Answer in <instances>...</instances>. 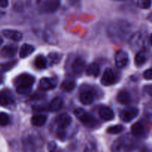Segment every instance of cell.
<instances>
[{
    "mask_svg": "<svg viewBox=\"0 0 152 152\" xmlns=\"http://www.w3.org/2000/svg\"><path fill=\"white\" fill-rule=\"evenodd\" d=\"M56 86V80L53 78H45L41 79L39 82V87L42 90L48 91L55 88Z\"/></svg>",
    "mask_w": 152,
    "mask_h": 152,
    "instance_id": "14",
    "label": "cell"
},
{
    "mask_svg": "<svg viewBox=\"0 0 152 152\" xmlns=\"http://www.w3.org/2000/svg\"><path fill=\"white\" fill-rule=\"evenodd\" d=\"M99 115L105 121H110L114 118V111L108 107H102L99 111Z\"/></svg>",
    "mask_w": 152,
    "mask_h": 152,
    "instance_id": "16",
    "label": "cell"
},
{
    "mask_svg": "<svg viewBox=\"0 0 152 152\" xmlns=\"http://www.w3.org/2000/svg\"><path fill=\"white\" fill-rule=\"evenodd\" d=\"M68 1H69V2L71 3V4H76V3H77V1H78V0H68Z\"/></svg>",
    "mask_w": 152,
    "mask_h": 152,
    "instance_id": "38",
    "label": "cell"
},
{
    "mask_svg": "<svg viewBox=\"0 0 152 152\" xmlns=\"http://www.w3.org/2000/svg\"><path fill=\"white\" fill-rule=\"evenodd\" d=\"M10 123V117L4 112H0V126H6Z\"/></svg>",
    "mask_w": 152,
    "mask_h": 152,
    "instance_id": "30",
    "label": "cell"
},
{
    "mask_svg": "<svg viewBox=\"0 0 152 152\" xmlns=\"http://www.w3.org/2000/svg\"><path fill=\"white\" fill-rule=\"evenodd\" d=\"M148 19H149L150 21H151V22H152V13H151V14L149 15V16H148Z\"/></svg>",
    "mask_w": 152,
    "mask_h": 152,
    "instance_id": "39",
    "label": "cell"
},
{
    "mask_svg": "<svg viewBox=\"0 0 152 152\" xmlns=\"http://www.w3.org/2000/svg\"><path fill=\"white\" fill-rule=\"evenodd\" d=\"M62 105H63V100L62 98L56 96V97L53 98L49 104V110L53 112H56L62 108Z\"/></svg>",
    "mask_w": 152,
    "mask_h": 152,
    "instance_id": "20",
    "label": "cell"
},
{
    "mask_svg": "<svg viewBox=\"0 0 152 152\" xmlns=\"http://www.w3.org/2000/svg\"><path fill=\"white\" fill-rule=\"evenodd\" d=\"M49 59H50V62L53 64H56L57 62H59V59H60V57H59V55L58 53H52L50 54H49Z\"/></svg>",
    "mask_w": 152,
    "mask_h": 152,
    "instance_id": "33",
    "label": "cell"
},
{
    "mask_svg": "<svg viewBox=\"0 0 152 152\" xmlns=\"http://www.w3.org/2000/svg\"><path fill=\"white\" fill-rule=\"evenodd\" d=\"M32 87H27V86H18L16 87V92L19 94H28L31 91Z\"/></svg>",
    "mask_w": 152,
    "mask_h": 152,
    "instance_id": "32",
    "label": "cell"
},
{
    "mask_svg": "<svg viewBox=\"0 0 152 152\" xmlns=\"http://www.w3.org/2000/svg\"><path fill=\"white\" fill-rule=\"evenodd\" d=\"M35 82V78L32 75L28 74H22L18 76L15 80V85L18 86H27L32 87Z\"/></svg>",
    "mask_w": 152,
    "mask_h": 152,
    "instance_id": "7",
    "label": "cell"
},
{
    "mask_svg": "<svg viewBox=\"0 0 152 152\" xmlns=\"http://www.w3.org/2000/svg\"><path fill=\"white\" fill-rule=\"evenodd\" d=\"M56 125L58 126V128H62V129H66L67 127L70 126L72 123V118L69 114L66 113L60 114L56 117L55 120Z\"/></svg>",
    "mask_w": 152,
    "mask_h": 152,
    "instance_id": "11",
    "label": "cell"
},
{
    "mask_svg": "<svg viewBox=\"0 0 152 152\" xmlns=\"http://www.w3.org/2000/svg\"><path fill=\"white\" fill-rule=\"evenodd\" d=\"M94 96L90 91H84L80 95V100L83 105H91L94 102Z\"/></svg>",
    "mask_w": 152,
    "mask_h": 152,
    "instance_id": "18",
    "label": "cell"
},
{
    "mask_svg": "<svg viewBox=\"0 0 152 152\" xmlns=\"http://www.w3.org/2000/svg\"><path fill=\"white\" fill-rule=\"evenodd\" d=\"M99 72H100V68H99V65L95 62L91 63L86 68V74L88 76L96 77L99 74Z\"/></svg>",
    "mask_w": 152,
    "mask_h": 152,
    "instance_id": "23",
    "label": "cell"
},
{
    "mask_svg": "<svg viewBox=\"0 0 152 152\" xmlns=\"http://www.w3.org/2000/svg\"><path fill=\"white\" fill-rule=\"evenodd\" d=\"M135 148L134 142L129 136H123L116 140L111 146L112 152H132Z\"/></svg>",
    "mask_w": 152,
    "mask_h": 152,
    "instance_id": "3",
    "label": "cell"
},
{
    "mask_svg": "<svg viewBox=\"0 0 152 152\" xmlns=\"http://www.w3.org/2000/svg\"><path fill=\"white\" fill-rule=\"evenodd\" d=\"M1 34L7 39H11L15 42L21 41V39L23 37L22 33L19 31H16V30L5 29L1 31Z\"/></svg>",
    "mask_w": 152,
    "mask_h": 152,
    "instance_id": "13",
    "label": "cell"
},
{
    "mask_svg": "<svg viewBox=\"0 0 152 152\" xmlns=\"http://www.w3.org/2000/svg\"><path fill=\"white\" fill-rule=\"evenodd\" d=\"M142 36L140 33H136V34H133L132 37L129 39V43L132 48H137L139 46H140L141 43H142Z\"/></svg>",
    "mask_w": 152,
    "mask_h": 152,
    "instance_id": "24",
    "label": "cell"
},
{
    "mask_svg": "<svg viewBox=\"0 0 152 152\" xmlns=\"http://www.w3.org/2000/svg\"><path fill=\"white\" fill-rule=\"evenodd\" d=\"M116 1H126V0H116Z\"/></svg>",
    "mask_w": 152,
    "mask_h": 152,
    "instance_id": "44",
    "label": "cell"
},
{
    "mask_svg": "<svg viewBox=\"0 0 152 152\" xmlns=\"http://www.w3.org/2000/svg\"><path fill=\"white\" fill-rule=\"evenodd\" d=\"M107 34L110 39L114 42H125L126 40L129 39L131 25L125 20H116L108 25Z\"/></svg>",
    "mask_w": 152,
    "mask_h": 152,
    "instance_id": "1",
    "label": "cell"
},
{
    "mask_svg": "<svg viewBox=\"0 0 152 152\" xmlns=\"http://www.w3.org/2000/svg\"><path fill=\"white\" fill-rule=\"evenodd\" d=\"M8 6V0H0V7H7Z\"/></svg>",
    "mask_w": 152,
    "mask_h": 152,
    "instance_id": "37",
    "label": "cell"
},
{
    "mask_svg": "<svg viewBox=\"0 0 152 152\" xmlns=\"http://www.w3.org/2000/svg\"><path fill=\"white\" fill-rule=\"evenodd\" d=\"M144 91L145 93L148 94L150 96H152V85H148L144 87Z\"/></svg>",
    "mask_w": 152,
    "mask_h": 152,
    "instance_id": "36",
    "label": "cell"
},
{
    "mask_svg": "<svg viewBox=\"0 0 152 152\" xmlns=\"http://www.w3.org/2000/svg\"><path fill=\"white\" fill-rule=\"evenodd\" d=\"M146 55L143 51L138 52L134 58V62L137 66H141L146 62Z\"/></svg>",
    "mask_w": 152,
    "mask_h": 152,
    "instance_id": "28",
    "label": "cell"
},
{
    "mask_svg": "<svg viewBox=\"0 0 152 152\" xmlns=\"http://www.w3.org/2000/svg\"><path fill=\"white\" fill-rule=\"evenodd\" d=\"M60 6V0H44L42 8L48 13H55Z\"/></svg>",
    "mask_w": 152,
    "mask_h": 152,
    "instance_id": "10",
    "label": "cell"
},
{
    "mask_svg": "<svg viewBox=\"0 0 152 152\" xmlns=\"http://www.w3.org/2000/svg\"><path fill=\"white\" fill-rule=\"evenodd\" d=\"M139 114V109L136 107H131L126 108L120 112V117L125 123H129L136 118Z\"/></svg>",
    "mask_w": 152,
    "mask_h": 152,
    "instance_id": "5",
    "label": "cell"
},
{
    "mask_svg": "<svg viewBox=\"0 0 152 152\" xmlns=\"http://www.w3.org/2000/svg\"><path fill=\"white\" fill-rule=\"evenodd\" d=\"M143 77L147 80H152V68L146 70L143 73Z\"/></svg>",
    "mask_w": 152,
    "mask_h": 152,
    "instance_id": "35",
    "label": "cell"
},
{
    "mask_svg": "<svg viewBox=\"0 0 152 152\" xmlns=\"http://www.w3.org/2000/svg\"><path fill=\"white\" fill-rule=\"evenodd\" d=\"M150 43H151V45H152V34H151V36H150Z\"/></svg>",
    "mask_w": 152,
    "mask_h": 152,
    "instance_id": "40",
    "label": "cell"
},
{
    "mask_svg": "<svg viewBox=\"0 0 152 152\" xmlns=\"http://www.w3.org/2000/svg\"><path fill=\"white\" fill-rule=\"evenodd\" d=\"M18 48L16 45H7L4 46L0 51V55L4 58H11L13 57L16 54Z\"/></svg>",
    "mask_w": 152,
    "mask_h": 152,
    "instance_id": "12",
    "label": "cell"
},
{
    "mask_svg": "<svg viewBox=\"0 0 152 152\" xmlns=\"http://www.w3.org/2000/svg\"><path fill=\"white\" fill-rule=\"evenodd\" d=\"M16 63H17V61L15 60V59H12V60L3 62V63H0V72L4 73L9 71L16 66Z\"/></svg>",
    "mask_w": 152,
    "mask_h": 152,
    "instance_id": "25",
    "label": "cell"
},
{
    "mask_svg": "<svg viewBox=\"0 0 152 152\" xmlns=\"http://www.w3.org/2000/svg\"><path fill=\"white\" fill-rule=\"evenodd\" d=\"M56 136L59 140H64L66 137V131L65 129H62V128H58L57 133H56Z\"/></svg>",
    "mask_w": 152,
    "mask_h": 152,
    "instance_id": "34",
    "label": "cell"
},
{
    "mask_svg": "<svg viewBox=\"0 0 152 152\" xmlns=\"http://www.w3.org/2000/svg\"><path fill=\"white\" fill-rule=\"evenodd\" d=\"M151 3V0H137V6L142 9L149 8Z\"/></svg>",
    "mask_w": 152,
    "mask_h": 152,
    "instance_id": "31",
    "label": "cell"
},
{
    "mask_svg": "<svg viewBox=\"0 0 152 152\" xmlns=\"http://www.w3.org/2000/svg\"><path fill=\"white\" fill-rule=\"evenodd\" d=\"M34 50H35V48L32 45L23 44L19 50V56L22 59L26 58L27 56H30Z\"/></svg>",
    "mask_w": 152,
    "mask_h": 152,
    "instance_id": "19",
    "label": "cell"
},
{
    "mask_svg": "<svg viewBox=\"0 0 152 152\" xmlns=\"http://www.w3.org/2000/svg\"><path fill=\"white\" fill-rule=\"evenodd\" d=\"M74 114L85 126L90 129H94L98 126L97 120L83 108H77L74 111Z\"/></svg>",
    "mask_w": 152,
    "mask_h": 152,
    "instance_id": "4",
    "label": "cell"
},
{
    "mask_svg": "<svg viewBox=\"0 0 152 152\" xmlns=\"http://www.w3.org/2000/svg\"><path fill=\"white\" fill-rule=\"evenodd\" d=\"M2 42H3V39H1V37H0V46L1 45V44H2Z\"/></svg>",
    "mask_w": 152,
    "mask_h": 152,
    "instance_id": "41",
    "label": "cell"
},
{
    "mask_svg": "<svg viewBox=\"0 0 152 152\" xmlns=\"http://www.w3.org/2000/svg\"><path fill=\"white\" fill-rule=\"evenodd\" d=\"M129 55L126 51L122 50L117 51L115 54V58H114V62H115V65L117 68H125L129 63Z\"/></svg>",
    "mask_w": 152,
    "mask_h": 152,
    "instance_id": "8",
    "label": "cell"
},
{
    "mask_svg": "<svg viewBox=\"0 0 152 152\" xmlns=\"http://www.w3.org/2000/svg\"><path fill=\"white\" fill-rule=\"evenodd\" d=\"M117 80V77L114 70L111 68H107L104 71L103 75L101 78V83L105 86H109L116 83Z\"/></svg>",
    "mask_w": 152,
    "mask_h": 152,
    "instance_id": "6",
    "label": "cell"
},
{
    "mask_svg": "<svg viewBox=\"0 0 152 152\" xmlns=\"http://www.w3.org/2000/svg\"><path fill=\"white\" fill-rule=\"evenodd\" d=\"M46 121H47V117L45 115H42V114L33 116L31 120V124L34 126H37V127L44 126Z\"/></svg>",
    "mask_w": 152,
    "mask_h": 152,
    "instance_id": "22",
    "label": "cell"
},
{
    "mask_svg": "<svg viewBox=\"0 0 152 152\" xmlns=\"http://www.w3.org/2000/svg\"><path fill=\"white\" fill-rule=\"evenodd\" d=\"M34 65H35L36 68L37 69H45L46 68V66H47V61H46L45 57L44 56H42V55H39V56H37L36 57Z\"/></svg>",
    "mask_w": 152,
    "mask_h": 152,
    "instance_id": "27",
    "label": "cell"
},
{
    "mask_svg": "<svg viewBox=\"0 0 152 152\" xmlns=\"http://www.w3.org/2000/svg\"><path fill=\"white\" fill-rule=\"evenodd\" d=\"M76 86L75 82L71 80H66L61 84V89L65 92H71L74 89Z\"/></svg>",
    "mask_w": 152,
    "mask_h": 152,
    "instance_id": "26",
    "label": "cell"
},
{
    "mask_svg": "<svg viewBox=\"0 0 152 152\" xmlns=\"http://www.w3.org/2000/svg\"><path fill=\"white\" fill-rule=\"evenodd\" d=\"M123 127L121 125H116V126H111L107 129V132L111 134H117L123 132Z\"/></svg>",
    "mask_w": 152,
    "mask_h": 152,
    "instance_id": "29",
    "label": "cell"
},
{
    "mask_svg": "<svg viewBox=\"0 0 152 152\" xmlns=\"http://www.w3.org/2000/svg\"><path fill=\"white\" fill-rule=\"evenodd\" d=\"M0 105L5 108H11L14 105V99L8 91H0Z\"/></svg>",
    "mask_w": 152,
    "mask_h": 152,
    "instance_id": "9",
    "label": "cell"
},
{
    "mask_svg": "<svg viewBox=\"0 0 152 152\" xmlns=\"http://www.w3.org/2000/svg\"><path fill=\"white\" fill-rule=\"evenodd\" d=\"M117 99L119 103H120L121 105H126L130 103L132 98H131V95L129 91H127L126 90H122L117 94Z\"/></svg>",
    "mask_w": 152,
    "mask_h": 152,
    "instance_id": "17",
    "label": "cell"
},
{
    "mask_svg": "<svg viewBox=\"0 0 152 152\" xmlns=\"http://www.w3.org/2000/svg\"><path fill=\"white\" fill-rule=\"evenodd\" d=\"M132 130V134L134 137H141L142 135L144 134L145 132V127H144L143 124L140 122H137V123H134L133 126L131 128Z\"/></svg>",
    "mask_w": 152,
    "mask_h": 152,
    "instance_id": "21",
    "label": "cell"
},
{
    "mask_svg": "<svg viewBox=\"0 0 152 152\" xmlns=\"http://www.w3.org/2000/svg\"><path fill=\"white\" fill-rule=\"evenodd\" d=\"M85 67H86V62H85L84 59L80 57H78L74 59L72 65H71V68H72L73 72L76 74H82L83 71H84Z\"/></svg>",
    "mask_w": 152,
    "mask_h": 152,
    "instance_id": "15",
    "label": "cell"
},
{
    "mask_svg": "<svg viewBox=\"0 0 152 152\" xmlns=\"http://www.w3.org/2000/svg\"><path fill=\"white\" fill-rule=\"evenodd\" d=\"M3 14H4V13H2V12H1V11H0V17H1V15H3Z\"/></svg>",
    "mask_w": 152,
    "mask_h": 152,
    "instance_id": "42",
    "label": "cell"
},
{
    "mask_svg": "<svg viewBox=\"0 0 152 152\" xmlns=\"http://www.w3.org/2000/svg\"><path fill=\"white\" fill-rule=\"evenodd\" d=\"M43 141L39 135L28 134L23 139V146L25 152H42Z\"/></svg>",
    "mask_w": 152,
    "mask_h": 152,
    "instance_id": "2",
    "label": "cell"
},
{
    "mask_svg": "<svg viewBox=\"0 0 152 152\" xmlns=\"http://www.w3.org/2000/svg\"><path fill=\"white\" fill-rule=\"evenodd\" d=\"M1 82H2V79H1V77H0V84H1Z\"/></svg>",
    "mask_w": 152,
    "mask_h": 152,
    "instance_id": "43",
    "label": "cell"
}]
</instances>
